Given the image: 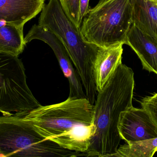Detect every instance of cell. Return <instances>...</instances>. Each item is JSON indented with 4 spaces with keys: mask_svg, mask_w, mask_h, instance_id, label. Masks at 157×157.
I'll return each instance as SVG.
<instances>
[{
    "mask_svg": "<svg viewBox=\"0 0 157 157\" xmlns=\"http://www.w3.org/2000/svg\"><path fill=\"white\" fill-rule=\"evenodd\" d=\"M157 151V138L127 143L118 147L112 157H152Z\"/></svg>",
    "mask_w": 157,
    "mask_h": 157,
    "instance_id": "14",
    "label": "cell"
},
{
    "mask_svg": "<svg viewBox=\"0 0 157 157\" xmlns=\"http://www.w3.org/2000/svg\"><path fill=\"white\" fill-rule=\"evenodd\" d=\"M140 102L141 107L147 111L157 126V93L143 98Z\"/></svg>",
    "mask_w": 157,
    "mask_h": 157,
    "instance_id": "16",
    "label": "cell"
},
{
    "mask_svg": "<svg viewBox=\"0 0 157 157\" xmlns=\"http://www.w3.org/2000/svg\"><path fill=\"white\" fill-rule=\"evenodd\" d=\"M132 22L146 34L157 40V5L152 0H131Z\"/></svg>",
    "mask_w": 157,
    "mask_h": 157,
    "instance_id": "12",
    "label": "cell"
},
{
    "mask_svg": "<svg viewBox=\"0 0 157 157\" xmlns=\"http://www.w3.org/2000/svg\"><path fill=\"white\" fill-rule=\"evenodd\" d=\"M35 39L46 43L53 49L62 72L68 80L70 94L69 97L87 98L83 90V85L77 70L73 67L72 61L64 45L53 33L35 25L25 37L26 44Z\"/></svg>",
    "mask_w": 157,
    "mask_h": 157,
    "instance_id": "7",
    "label": "cell"
},
{
    "mask_svg": "<svg viewBox=\"0 0 157 157\" xmlns=\"http://www.w3.org/2000/svg\"><path fill=\"white\" fill-rule=\"evenodd\" d=\"M131 0H100L90 9L80 27L87 42L101 48L125 43L132 26Z\"/></svg>",
    "mask_w": 157,
    "mask_h": 157,
    "instance_id": "4",
    "label": "cell"
},
{
    "mask_svg": "<svg viewBox=\"0 0 157 157\" xmlns=\"http://www.w3.org/2000/svg\"><path fill=\"white\" fill-rule=\"evenodd\" d=\"M24 27L1 24L0 27V52L19 57L26 45Z\"/></svg>",
    "mask_w": 157,
    "mask_h": 157,
    "instance_id": "13",
    "label": "cell"
},
{
    "mask_svg": "<svg viewBox=\"0 0 157 157\" xmlns=\"http://www.w3.org/2000/svg\"><path fill=\"white\" fill-rule=\"evenodd\" d=\"M124 44V43H119L108 47H100L94 65V76L98 92L103 89L122 63Z\"/></svg>",
    "mask_w": 157,
    "mask_h": 157,
    "instance_id": "11",
    "label": "cell"
},
{
    "mask_svg": "<svg viewBox=\"0 0 157 157\" xmlns=\"http://www.w3.org/2000/svg\"><path fill=\"white\" fill-rule=\"evenodd\" d=\"M38 25L61 41L79 76L87 99L94 105L98 94L94 65L100 47L85 40L80 28L68 18L59 0H49L45 4Z\"/></svg>",
    "mask_w": 157,
    "mask_h": 157,
    "instance_id": "3",
    "label": "cell"
},
{
    "mask_svg": "<svg viewBox=\"0 0 157 157\" xmlns=\"http://www.w3.org/2000/svg\"><path fill=\"white\" fill-rule=\"evenodd\" d=\"M89 2L90 0H79L80 19L82 22L90 10Z\"/></svg>",
    "mask_w": 157,
    "mask_h": 157,
    "instance_id": "17",
    "label": "cell"
},
{
    "mask_svg": "<svg viewBox=\"0 0 157 157\" xmlns=\"http://www.w3.org/2000/svg\"><path fill=\"white\" fill-rule=\"evenodd\" d=\"M135 88L134 73L121 63L101 92L94 108L96 130L85 152L87 157H112L122 138L118 128L121 113L132 105Z\"/></svg>",
    "mask_w": 157,
    "mask_h": 157,
    "instance_id": "2",
    "label": "cell"
},
{
    "mask_svg": "<svg viewBox=\"0 0 157 157\" xmlns=\"http://www.w3.org/2000/svg\"><path fill=\"white\" fill-rule=\"evenodd\" d=\"M83 153L66 149L46 139L15 114L0 117V156L71 157Z\"/></svg>",
    "mask_w": 157,
    "mask_h": 157,
    "instance_id": "5",
    "label": "cell"
},
{
    "mask_svg": "<svg viewBox=\"0 0 157 157\" xmlns=\"http://www.w3.org/2000/svg\"><path fill=\"white\" fill-rule=\"evenodd\" d=\"M45 0H0V20L19 27L42 11Z\"/></svg>",
    "mask_w": 157,
    "mask_h": 157,
    "instance_id": "9",
    "label": "cell"
},
{
    "mask_svg": "<svg viewBox=\"0 0 157 157\" xmlns=\"http://www.w3.org/2000/svg\"><path fill=\"white\" fill-rule=\"evenodd\" d=\"M118 128L121 138L127 143L157 138V126L142 108L132 106L122 112Z\"/></svg>",
    "mask_w": 157,
    "mask_h": 157,
    "instance_id": "8",
    "label": "cell"
},
{
    "mask_svg": "<svg viewBox=\"0 0 157 157\" xmlns=\"http://www.w3.org/2000/svg\"><path fill=\"white\" fill-rule=\"evenodd\" d=\"M94 108L87 98L68 97L59 103L41 105L15 114L46 139L66 149L85 154L96 130Z\"/></svg>",
    "mask_w": 157,
    "mask_h": 157,
    "instance_id": "1",
    "label": "cell"
},
{
    "mask_svg": "<svg viewBox=\"0 0 157 157\" xmlns=\"http://www.w3.org/2000/svg\"><path fill=\"white\" fill-rule=\"evenodd\" d=\"M68 18L78 28L82 24L80 19L79 0H59Z\"/></svg>",
    "mask_w": 157,
    "mask_h": 157,
    "instance_id": "15",
    "label": "cell"
},
{
    "mask_svg": "<svg viewBox=\"0 0 157 157\" xmlns=\"http://www.w3.org/2000/svg\"><path fill=\"white\" fill-rule=\"evenodd\" d=\"M41 105L28 86L21 60L0 52V112L2 115L29 112Z\"/></svg>",
    "mask_w": 157,
    "mask_h": 157,
    "instance_id": "6",
    "label": "cell"
},
{
    "mask_svg": "<svg viewBox=\"0 0 157 157\" xmlns=\"http://www.w3.org/2000/svg\"><path fill=\"white\" fill-rule=\"evenodd\" d=\"M125 44L129 46L141 61L143 68L157 75V40L132 24Z\"/></svg>",
    "mask_w": 157,
    "mask_h": 157,
    "instance_id": "10",
    "label": "cell"
}]
</instances>
